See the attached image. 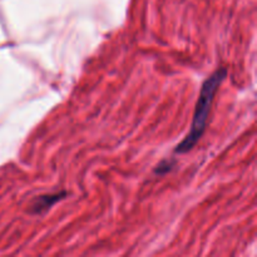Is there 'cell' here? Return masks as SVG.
<instances>
[{
	"instance_id": "cell-2",
	"label": "cell",
	"mask_w": 257,
	"mask_h": 257,
	"mask_svg": "<svg viewBox=\"0 0 257 257\" xmlns=\"http://www.w3.org/2000/svg\"><path fill=\"white\" fill-rule=\"evenodd\" d=\"M65 195H67L65 192H60V193H53V195L40 196V197L35 198V200L33 201L32 206H30V210H32L33 213L45 212V211H47L48 208L52 207L54 203H57L58 201L63 200Z\"/></svg>"
},
{
	"instance_id": "cell-1",
	"label": "cell",
	"mask_w": 257,
	"mask_h": 257,
	"mask_svg": "<svg viewBox=\"0 0 257 257\" xmlns=\"http://www.w3.org/2000/svg\"><path fill=\"white\" fill-rule=\"evenodd\" d=\"M227 70L225 68L216 70L201 88L200 97H198L197 104H196L195 114H193L192 124H191L190 132L185 137V140L177 146L176 153H187L196 146V143L200 141L202 135L205 133L206 125H207L208 115H210L211 107H212L213 98H215L216 92L223 79L226 78Z\"/></svg>"
}]
</instances>
